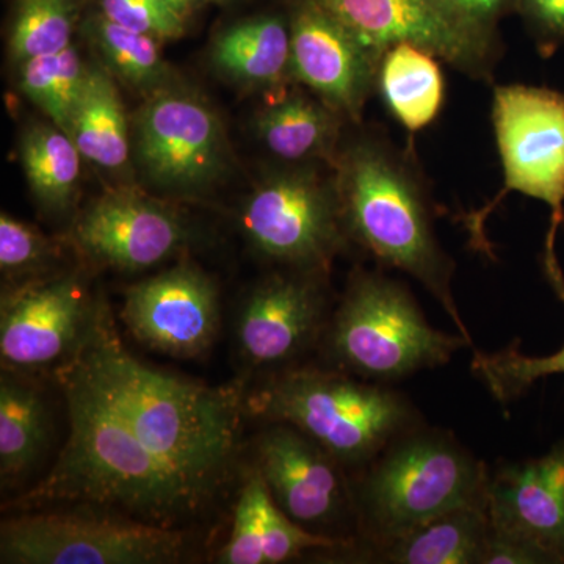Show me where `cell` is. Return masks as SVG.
I'll list each match as a JSON object with an SVG mask.
<instances>
[{
	"instance_id": "1",
	"label": "cell",
	"mask_w": 564,
	"mask_h": 564,
	"mask_svg": "<svg viewBox=\"0 0 564 564\" xmlns=\"http://www.w3.org/2000/svg\"><path fill=\"white\" fill-rule=\"evenodd\" d=\"M117 413L133 440L212 503L231 480L242 403L229 388H210L139 361L122 345L101 300L90 332L63 362Z\"/></svg>"
},
{
	"instance_id": "2",
	"label": "cell",
	"mask_w": 564,
	"mask_h": 564,
	"mask_svg": "<svg viewBox=\"0 0 564 564\" xmlns=\"http://www.w3.org/2000/svg\"><path fill=\"white\" fill-rule=\"evenodd\" d=\"M55 377L68 408V441L51 473L17 507L29 511L77 503L172 529L209 507L202 494L133 440L79 375L61 366Z\"/></svg>"
},
{
	"instance_id": "3",
	"label": "cell",
	"mask_w": 564,
	"mask_h": 564,
	"mask_svg": "<svg viewBox=\"0 0 564 564\" xmlns=\"http://www.w3.org/2000/svg\"><path fill=\"white\" fill-rule=\"evenodd\" d=\"M333 172L350 243L422 284L456 333L473 340L452 288L456 263L437 237L432 196L413 152L384 132L367 131L340 144Z\"/></svg>"
},
{
	"instance_id": "4",
	"label": "cell",
	"mask_w": 564,
	"mask_h": 564,
	"mask_svg": "<svg viewBox=\"0 0 564 564\" xmlns=\"http://www.w3.org/2000/svg\"><path fill=\"white\" fill-rule=\"evenodd\" d=\"M489 470L445 430L423 422L403 433L352 474L358 544L345 556L359 560L454 508L484 502Z\"/></svg>"
},
{
	"instance_id": "5",
	"label": "cell",
	"mask_w": 564,
	"mask_h": 564,
	"mask_svg": "<svg viewBox=\"0 0 564 564\" xmlns=\"http://www.w3.org/2000/svg\"><path fill=\"white\" fill-rule=\"evenodd\" d=\"M247 411L295 426L352 474L423 423L406 393L321 367L278 370L248 397Z\"/></svg>"
},
{
	"instance_id": "6",
	"label": "cell",
	"mask_w": 564,
	"mask_h": 564,
	"mask_svg": "<svg viewBox=\"0 0 564 564\" xmlns=\"http://www.w3.org/2000/svg\"><path fill=\"white\" fill-rule=\"evenodd\" d=\"M321 348L332 369L388 386L443 367L463 348L475 350L463 334L430 325L406 285L367 269L351 273Z\"/></svg>"
},
{
	"instance_id": "7",
	"label": "cell",
	"mask_w": 564,
	"mask_h": 564,
	"mask_svg": "<svg viewBox=\"0 0 564 564\" xmlns=\"http://www.w3.org/2000/svg\"><path fill=\"white\" fill-rule=\"evenodd\" d=\"M492 126L503 169V187L477 210L458 217L475 251L496 258L486 220L510 193L544 203L551 221L564 223V93L547 87L497 85Z\"/></svg>"
},
{
	"instance_id": "8",
	"label": "cell",
	"mask_w": 564,
	"mask_h": 564,
	"mask_svg": "<svg viewBox=\"0 0 564 564\" xmlns=\"http://www.w3.org/2000/svg\"><path fill=\"white\" fill-rule=\"evenodd\" d=\"M240 220L252 250L285 270L328 273L350 245L334 173L326 176L318 165H285L267 174Z\"/></svg>"
},
{
	"instance_id": "9",
	"label": "cell",
	"mask_w": 564,
	"mask_h": 564,
	"mask_svg": "<svg viewBox=\"0 0 564 564\" xmlns=\"http://www.w3.org/2000/svg\"><path fill=\"white\" fill-rule=\"evenodd\" d=\"M180 529L126 516L39 511L0 527L3 564H170L184 558Z\"/></svg>"
},
{
	"instance_id": "10",
	"label": "cell",
	"mask_w": 564,
	"mask_h": 564,
	"mask_svg": "<svg viewBox=\"0 0 564 564\" xmlns=\"http://www.w3.org/2000/svg\"><path fill=\"white\" fill-rule=\"evenodd\" d=\"M133 150L152 187L182 198L209 191L231 165L220 115L176 82L148 95L137 111Z\"/></svg>"
},
{
	"instance_id": "11",
	"label": "cell",
	"mask_w": 564,
	"mask_h": 564,
	"mask_svg": "<svg viewBox=\"0 0 564 564\" xmlns=\"http://www.w3.org/2000/svg\"><path fill=\"white\" fill-rule=\"evenodd\" d=\"M254 469L293 522L358 544L348 470L310 436L289 423H270L256 443Z\"/></svg>"
},
{
	"instance_id": "12",
	"label": "cell",
	"mask_w": 564,
	"mask_h": 564,
	"mask_svg": "<svg viewBox=\"0 0 564 564\" xmlns=\"http://www.w3.org/2000/svg\"><path fill=\"white\" fill-rule=\"evenodd\" d=\"M99 303L82 272L52 273L3 291V369L32 375L61 367L84 343Z\"/></svg>"
},
{
	"instance_id": "13",
	"label": "cell",
	"mask_w": 564,
	"mask_h": 564,
	"mask_svg": "<svg viewBox=\"0 0 564 564\" xmlns=\"http://www.w3.org/2000/svg\"><path fill=\"white\" fill-rule=\"evenodd\" d=\"M70 242L93 265L137 273L184 250L191 228L170 204L133 185H118L77 215Z\"/></svg>"
},
{
	"instance_id": "14",
	"label": "cell",
	"mask_w": 564,
	"mask_h": 564,
	"mask_svg": "<svg viewBox=\"0 0 564 564\" xmlns=\"http://www.w3.org/2000/svg\"><path fill=\"white\" fill-rule=\"evenodd\" d=\"M372 50L413 43L474 80H492L500 41L478 35L441 0H313Z\"/></svg>"
},
{
	"instance_id": "15",
	"label": "cell",
	"mask_w": 564,
	"mask_h": 564,
	"mask_svg": "<svg viewBox=\"0 0 564 564\" xmlns=\"http://www.w3.org/2000/svg\"><path fill=\"white\" fill-rule=\"evenodd\" d=\"M328 273L285 270L256 285L237 318L236 343L248 366L289 369L328 325Z\"/></svg>"
},
{
	"instance_id": "16",
	"label": "cell",
	"mask_w": 564,
	"mask_h": 564,
	"mask_svg": "<svg viewBox=\"0 0 564 564\" xmlns=\"http://www.w3.org/2000/svg\"><path fill=\"white\" fill-rule=\"evenodd\" d=\"M121 318L144 347L174 358H195L215 343L220 295L209 274L184 261L131 285Z\"/></svg>"
},
{
	"instance_id": "17",
	"label": "cell",
	"mask_w": 564,
	"mask_h": 564,
	"mask_svg": "<svg viewBox=\"0 0 564 564\" xmlns=\"http://www.w3.org/2000/svg\"><path fill=\"white\" fill-rule=\"evenodd\" d=\"M381 54L313 0H303L291 21L292 80L361 124L377 90Z\"/></svg>"
},
{
	"instance_id": "18",
	"label": "cell",
	"mask_w": 564,
	"mask_h": 564,
	"mask_svg": "<svg viewBox=\"0 0 564 564\" xmlns=\"http://www.w3.org/2000/svg\"><path fill=\"white\" fill-rule=\"evenodd\" d=\"M486 510L494 532L533 544L564 564V437L544 455L489 470Z\"/></svg>"
},
{
	"instance_id": "19",
	"label": "cell",
	"mask_w": 564,
	"mask_h": 564,
	"mask_svg": "<svg viewBox=\"0 0 564 564\" xmlns=\"http://www.w3.org/2000/svg\"><path fill=\"white\" fill-rule=\"evenodd\" d=\"M343 115L318 96L288 87L270 93L256 115V133L265 150L285 165L333 169L343 144Z\"/></svg>"
},
{
	"instance_id": "20",
	"label": "cell",
	"mask_w": 564,
	"mask_h": 564,
	"mask_svg": "<svg viewBox=\"0 0 564 564\" xmlns=\"http://www.w3.org/2000/svg\"><path fill=\"white\" fill-rule=\"evenodd\" d=\"M210 61L223 77L254 90L288 87L291 74V22L256 17L229 25L214 40Z\"/></svg>"
},
{
	"instance_id": "21",
	"label": "cell",
	"mask_w": 564,
	"mask_h": 564,
	"mask_svg": "<svg viewBox=\"0 0 564 564\" xmlns=\"http://www.w3.org/2000/svg\"><path fill=\"white\" fill-rule=\"evenodd\" d=\"M66 133L85 161L110 173L128 169L132 140L128 113L118 80L99 61L88 65Z\"/></svg>"
},
{
	"instance_id": "22",
	"label": "cell",
	"mask_w": 564,
	"mask_h": 564,
	"mask_svg": "<svg viewBox=\"0 0 564 564\" xmlns=\"http://www.w3.org/2000/svg\"><path fill=\"white\" fill-rule=\"evenodd\" d=\"M489 534L484 502L454 508L391 543L361 555L358 562L383 564H481Z\"/></svg>"
},
{
	"instance_id": "23",
	"label": "cell",
	"mask_w": 564,
	"mask_h": 564,
	"mask_svg": "<svg viewBox=\"0 0 564 564\" xmlns=\"http://www.w3.org/2000/svg\"><path fill=\"white\" fill-rule=\"evenodd\" d=\"M377 91L404 131H423L436 121L445 104L440 58L417 44H393L381 55Z\"/></svg>"
},
{
	"instance_id": "24",
	"label": "cell",
	"mask_w": 564,
	"mask_h": 564,
	"mask_svg": "<svg viewBox=\"0 0 564 564\" xmlns=\"http://www.w3.org/2000/svg\"><path fill=\"white\" fill-rule=\"evenodd\" d=\"M51 411L32 375L3 369L0 375V480L17 485L50 448Z\"/></svg>"
},
{
	"instance_id": "25",
	"label": "cell",
	"mask_w": 564,
	"mask_h": 564,
	"mask_svg": "<svg viewBox=\"0 0 564 564\" xmlns=\"http://www.w3.org/2000/svg\"><path fill=\"white\" fill-rule=\"evenodd\" d=\"M560 228L562 225L558 223L549 221L541 251V269L549 288L564 307V270L556 254ZM470 370L497 402L510 404L524 397L544 378L564 375V344L560 350L547 356L525 355L516 343L496 352H484L475 348Z\"/></svg>"
},
{
	"instance_id": "26",
	"label": "cell",
	"mask_w": 564,
	"mask_h": 564,
	"mask_svg": "<svg viewBox=\"0 0 564 564\" xmlns=\"http://www.w3.org/2000/svg\"><path fill=\"white\" fill-rule=\"evenodd\" d=\"M20 159L36 202L51 214L73 209L79 195L82 154L54 122H36L20 141Z\"/></svg>"
},
{
	"instance_id": "27",
	"label": "cell",
	"mask_w": 564,
	"mask_h": 564,
	"mask_svg": "<svg viewBox=\"0 0 564 564\" xmlns=\"http://www.w3.org/2000/svg\"><path fill=\"white\" fill-rule=\"evenodd\" d=\"M84 32L95 47L98 61L131 90L148 96L176 82L163 58L161 41L129 31L104 17L101 11L85 21Z\"/></svg>"
},
{
	"instance_id": "28",
	"label": "cell",
	"mask_w": 564,
	"mask_h": 564,
	"mask_svg": "<svg viewBox=\"0 0 564 564\" xmlns=\"http://www.w3.org/2000/svg\"><path fill=\"white\" fill-rule=\"evenodd\" d=\"M77 22V0H18L9 35L11 62L21 65L66 50L73 44Z\"/></svg>"
},
{
	"instance_id": "29",
	"label": "cell",
	"mask_w": 564,
	"mask_h": 564,
	"mask_svg": "<svg viewBox=\"0 0 564 564\" xmlns=\"http://www.w3.org/2000/svg\"><path fill=\"white\" fill-rule=\"evenodd\" d=\"M18 66L22 95L66 132L70 110L88 68L77 47L70 44L57 54L41 55Z\"/></svg>"
},
{
	"instance_id": "30",
	"label": "cell",
	"mask_w": 564,
	"mask_h": 564,
	"mask_svg": "<svg viewBox=\"0 0 564 564\" xmlns=\"http://www.w3.org/2000/svg\"><path fill=\"white\" fill-rule=\"evenodd\" d=\"M61 248L35 226L10 214L0 215V270L9 288L50 276Z\"/></svg>"
},
{
	"instance_id": "31",
	"label": "cell",
	"mask_w": 564,
	"mask_h": 564,
	"mask_svg": "<svg viewBox=\"0 0 564 564\" xmlns=\"http://www.w3.org/2000/svg\"><path fill=\"white\" fill-rule=\"evenodd\" d=\"M273 499L258 470L252 469L240 491L229 540L218 552L221 564H265L263 540Z\"/></svg>"
},
{
	"instance_id": "32",
	"label": "cell",
	"mask_w": 564,
	"mask_h": 564,
	"mask_svg": "<svg viewBox=\"0 0 564 564\" xmlns=\"http://www.w3.org/2000/svg\"><path fill=\"white\" fill-rule=\"evenodd\" d=\"M104 17L122 28L161 41L184 36L185 18L163 0H99Z\"/></svg>"
},
{
	"instance_id": "33",
	"label": "cell",
	"mask_w": 564,
	"mask_h": 564,
	"mask_svg": "<svg viewBox=\"0 0 564 564\" xmlns=\"http://www.w3.org/2000/svg\"><path fill=\"white\" fill-rule=\"evenodd\" d=\"M524 17L541 57L549 58L564 47V0H514Z\"/></svg>"
},
{
	"instance_id": "34",
	"label": "cell",
	"mask_w": 564,
	"mask_h": 564,
	"mask_svg": "<svg viewBox=\"0 0 564 564\" xmlns=\"http://www.w3.org/2000/svg\"><path fill=\"white\" fill-rule=\"evenodd\" d=\"M452 17L466 25L470 31L485 36V39L499 41L497 39V22L505 11L510 9L514 0H441Z\"/></svg>"
},
{
	"instance_id": "35",
	"label": "cell",
	"mask_w": 564,
	"mask_h": 564,
	"mask_svg": "<svg viewBox=\"0 0 564 564\" xmlns=\"http://www.w3.org/2000/svg\"><path fill=\"white\" fill-rule=\"evenodd\" d=\"M481 564H549L547 556L519 538L494 532L489 527Z\"/></svg>"
},
{
	"instance_id": "36",
	"label": "cell",
	"mask_w": 564,
	"mask_h": 564,
	"mask_svg": "<svg viewBox=\"0 0 564 564\" xmlns=\"http://www.w3.org/2000/svg\"><path fill=\"white\" fill-rule=\"evenodd\" d=\"M163 2L172 6L173 9L180 11L184 17H188L192 11L198 10L199 7L207 6V3H221L225 0H163Z\"/></svg>"
}]
</instances>
